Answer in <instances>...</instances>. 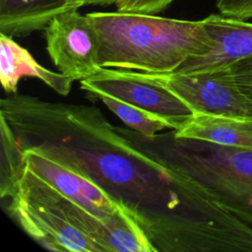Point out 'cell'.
I'll return each instance as SVG.
<instances>
[{
	"label": "cell",
	"instance_id": "cell-1",
	"mask_svg": "<svg viewBox=\"0 0 252 252\" xmlns=\"http://www.w3.org/2000/svg\"><path fill=\"white\" fill-rule=\"evenodd\" d=\"M87 15L98 36L100 68L170 74L187 59L207 53L213 46L203 20L118 10Z\"/></svg>",
	"mask_w": 252,
	"mask_h": 252
},
{
	"label": "cell",
	"instance_id": "cell-2",
	"mask_svg": "<svg viewBox=\"0 0 252 252\" xmlns=\"http://www.w3.org/2000/svg\"><path fill=\"white\" fill-rule=\"evenodd\" d=\"M10 199L9 212L23 229L45 248L100 252L82 226L87 209L61 194L26 166Z\"/></svg>",
	"mask_w": 252,
	"mask_h": 252
},
{
	"label": "cell",
	"instance_id": "cell-3",
	"mask_svg": "<svg viewBox=\"0 0 252 252\" xmlns=\"http://www.w3.org/2000/svg\"><path fill=\"white\" fill-rule=\"evenodd\" d=\"M192 142L187 164L193 182L220 207L252 223V149Z\"/></svg>",
	"mask_w": 252,
	"mask_h": 252
},
{
	"label": "cell",
	"instance_id": "cell-4",
	"mask_svg": "<svg viewBox=\"0 0 252 252\" xmlns=\"http://www.w3.org/2000/svg\"><path fill=\"white\" fill-rule=\"evenodd\" d=\"M81 89L93 97L111 95L180 125L193 114L187 103L169 89L160 74L101 68L96 74L81 80Z\"/></svg>",
	"mask_w": 252,
	"mask_h": 252
},
{
	"label": "cell",
	"instance_id": "cell-5",
	"mask_svg": "<svg viewBox=\"0 0 252 252\" xmlns=\"http://www.w3.org/2000/svg\"><path fill=\"white\" fill-rule=\"evenodd\" d=\"M25 166L93 215L104 219L127 203L116 198L88 171L42 146H26Z\"/></svg>",
	"mask_w": 252,
	"mask_h": 252
},
{
	"label": "cell",
	"instance_id": "cell-6",
	"mask_svg": "<svg viewBox=\"0 0 252 252\" xmlns=\"http://www.w3.org/2000/svg\"><path fill=\"white\" fill-rule=\"evenodd\" d=\"M193 113L252 119V99L234 82L228 66L188 74H160Z\"/></svg>",
	"mask_w": 252,
	"mask_h": 252
},
{
	"label": "cell",
	"instance_id": "cell-7",
	"mask_svg": "<svg viewBox=\"0 0 252 252\" xmlns=\"http://www.w3.org/2000/svg\"><path fill=\"white\" fill-rule=\"evenodd\" d=\"M70 9L54 16L45 31L46 50L62 74L75 81L96 74L98 36L88 15Z\"/></svg>",
	"mask_w": 252,
	"mask_h": 252
},
{
	"label": "cell",
	"instance_id": "cell-8",
	"mask_svg": "<svg viewBox=\"0 0 252 252\" xmlns=\"http://www.w3.org/2000/svg\"><path fill=\"white\" fill-rule=\"evenodd\" d=\"M203 23L213 40L212 48L184 61L172 74H188L228 66L252 55V23L211 14Z\"/></svg>",
	"mask_w": 252,
	"mask_h": 252
},
{
	"label": "cell",
	"instance_id": "cell-9",
	"mask_svg": "<svg viewBox=\"0 0 252 252\" xmlns=\"http://www.w3.org/2000/svg\"><path fill=\"white\" fill-rule=\"evenodd\" d=\"M22 77L39 79L61 95L70 93L75 81L61 72L44 68L13 37L0 33V80L4 91L7 94H15Z\"/></svg>",
	"mask_w": 252,
	"mask_h": 252
},
{
	"label": "cell",
	"instance_id": "cell-10",
	"mask_svg": "<svg viewBox=\"0 0 252 252\" xmlns=\"http://www.w3.org/2000/svg\"><path fill=\"white\" fill-rule=\"evenodd\" d=\"M174 137L252 149V119L193 113L175 130Z\"/></svg>",
	"mask_w": 252,
	"mask_h": 252
},
{
	"label": "cell",
	"instance_id": "cell-11",
	"mask_svg": "<svg viewBox=\"0 0 252 252\" xmlns=\"http://www.w3.org/2000/svg\"><path fill=\"white\" fill-rule=\"evenodd\" d=\"M79 9L71 0H0V33L22 37L44 30L57 14Z\"/></svg>",
	"mask_w": 252,
	"mask_h": 252
},
{
	"label": "cell",
	"instance_id": "cell-12",
	"mask_svg": "<svg viewBox=\"0 0 252 252\" xmlns=\"http://www.w3.org/2000/svg\"><path fill=\"white\" fill-rule=\"evenodd\" d=\"M140 221V216L127 204L108 216L103 220L99 237L102 252L157 251Z\"/></svg>",
	"mask_w": 252,
	"mask_h": 252
},
{
	"label": "cell",
	"instance_id": "cell-13",
	"mask_svg": "<svg viewBox=\"0 0 252 252\" xmlns=\"http://www.w3.org/2000/svg\"><path fill=\"white\" fill-rule=\"evenodd\" d=\"M95 98L101 100L124 124L147 138H154L158 132L164 129L177 130L180 126L175 121L163 118L111 95L98 94Z\"/></svg>",
	"mask_w": 252,
	"mask_h": 252
},
{
	"label": "cell",
	"instance_id": "cell-14",
	"mask_svg": "<svg viewBox=\"0 0 252 252\" xmlns=\"http://www.w3.org/2000/svg\"><path fill=\"white\" fill-rule=\"evenodd\" d=\"M1 124V170H0V194L2 198L14 194L24 169V149L18 142L5 117L0 114Z\"/></svg>",
	"mask_w": 252,
	"mask_h": 252
},
{
	"label": "cell",
	"instance_id": "cell-15",
	"mask_svg": "<svg viewBox=\"0 0 252 252\" xmlns=\"http://www.w3.org/2000/svg\"><path fill=\"white\" fill-rule=\"evenodd\" d=\"M232 78L241 92L252 99V55L228 65Z\"/></svg>",
	"mask_w": 252,
	"mask_h": 252
},
{
	"label": "cell",
	"instance_id": "cell-16",
	"mask_svg": "<svg viewBox=\"0 0 252 252\" xmlns=\"http://www.w3.org/2000/svg\"><path fill=\"white\" fill-rule=\"evenodd\" d=\"M173 0H119L115 6L118 11L158 14L170 5Z\"/></svg>",
	"mask_w": 252,
	"mask_h": 252
},
{
	"label": "cell",
	"instance_id": "cell-17",
	"mask_svg": "<svg viewBox=\"0 0 252 252\" xmlns=\"http://www.w3.org/2000/svg\"><path fill=\"white\" fill-rule=\"evenodd\" d=\"M216 4L220 14L223 16L252 19V0H217Z\"/></svg>",
	"mask_w": 252,
	"mask_h": 252
},
{
	"label": "cell",
	"instance_id": "cell-18",
	"mask_svg": "<svg viewBox=\"0 0 252 252\" xmlns=\"http://www.w3.org/2000/svg\"><path fill=\"white\" fill-rule=\"evenodd\" d=\"M119 0H82V7L86 5H99V6H108L115 5Z\"/></svg>",
	"mask_w": 252,
	"mask_h": 252
},
{
	"label": "cell",
	"instance_id": "cell-19",
	"mask_svg": "<svg viewBox=\"0 0 252 252\" xmlns=\"http://www.w3.org/2000/svg\"><path fill=\"white\" fill-rule=\"evenodd\" d=\"M72 3L77 7V8H81L82 7V0H71Z\"/></svg>",
	"mask_w": 252,
	"mask_h": 252
}]
</instances>
